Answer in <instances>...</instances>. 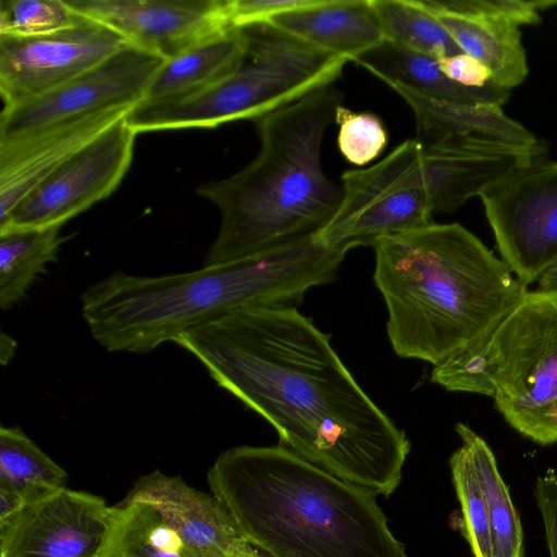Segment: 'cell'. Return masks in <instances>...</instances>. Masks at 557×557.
Here are the masks:
<instances>
[{"instance_id": "1", "label": "cell", "mask_w": 557, "mask_h": 557, "mask_svg": "<svg viewBox=\"0 0 557 557\" xmlns=\"http://www.w3.org/2000/svg\"><path fill=\"white\" fill-rule=\"evenodd\" d=\"M175 344L265 419L282 446L376 495L399 486L410 451L406 433L357 383L330 336L297 308L236 310Z\"/></svg>"}, {"instance_id": "2", "label": "cell", "mask_w": 557, "mask_h": 557, "mask_svg": "<svg viewBox=\"0 0 557 557\" xmlns=\"http://www.w3.org/2000/svg\"><path fill=\"white\" fill-rule=\"evenodd\" d=\"M346 253L313 236L191 272H115L83 293L82 312L107 351L150 352L236 310L297 308L309 289L336 280Z\"/></svg>"}, {"instance_id": "3", "label": "cell", "mask_w": 557, "mask_h": 557, "mask_svg": "<svg viewBox=\"0 0 557 557\" xmlns=\"http://www.w3.org/2000/svg\"><path fill=\"white\" fill-rule=\"evenodd\" d=\"M211 494L268 557H408L376 494L278 446H236L208 470Z\"/></svg>"}, {"instance_id": "4", "label": "cell", "mask_w": 557, "mask_h": 557, "mask_svg": "<svg viewBox=\"0 0 557 557\" xmlns=\"http://www.w3.org/2000/svg\"><path fill=\"white\" fill-rule=\"evenodd\" d=\"M373 280L395 354L441 363L491 334L528 292L508 265L459 223H431L381 239Z\"/></svg>"}, {"instance_id": "5", "label": "cell", "mask_w": 557, "mask_h": 557, "mask_svg": "<svg viewBox=\"0 0 557 557\" xmlns=\"http://www.w3.org/2000/svg\"><path fill=\"white\" fill-rule=\"evenodd\" d=\"M342 103V92L331 84L258 119L257 157L235 174L197 188L221 214L203 265L317 236L330 223L343 189L324 173L321 147Z\"/></svg>"}, {"instance_id": "6", "label": "cell", "mask_w": 557, "mask_h": 557, "mask_svg": "<svg viewBox=\"0 0 557 557\" xmlns=\"http://www.w3.org/2000/svg\"><path fill=\"white\" fill-rule=\"evenodd\" d=\"M247 48L225 77L183 98L135 106L125 116L134 133L214 128L253 120L290 104L343 74L347 60L318 50L269 24L244 27Z\"/></svg>"}, {"instance_id": "7", "label": "cell", "mask_w": 557, "mask_h": 557, "mask_svg": "<svg viewBox=\"0 0 557 557\" xmlns=\"http://www.w3.org/2000/svg\"><path fill=\"white\" fill-rule=\"evenodd\" d=\"M494 403L507 423L540 445L557 443V293L527 292L492 335Z\"/></svg>"}, {"instance_id": "8", "label": "cell", "mask_w": 557, "mask_h": 557, "mask_svg": "<svg viewBox=\"0 0 557 557\" xmlns=\"http://www.w3.org/2000/svg\"><path fill=\"white\" fill-rule=\"evenodd\" d=\"M343 196L330 223L317 235L347 252L430 225L434 212L417 139L397 146L377 163L342 174Z\"/></svg>"}, {"instance_id": "9", "label": "cell", "mask_w": 557, "mask_h": 557, "mask_svg": "<svg viewBox=\"0 0 557 557\" xmlns=\"http://www.w3.org/2000/svg\"><path fill=\"white\" fill-rule=\"evenodd\" d=\"M164 60L125 46L64 84L34 98L5 106L0 143L61 123L140 103Z\"/></svg>"}, {"instance_id": "10", "label": "cell", "mask_w": 557, "mask_h": 557, "mask_svg": "<svg viewBox=\"0 0 557 557\" xmlns=\"http://www.w3.org/2000/svg\"><path fill=\"white\" fill-rule=\"evenodd\" d=\"M136 134L115 122L46 176L0 222V233L63 225L109 197L133 161Z\"/></svg>"}, {"instance_id": "11", "label": "cell", "mask_w": 557, "mask_h": 557, "mask_svg": "<svg viewBox=\"0 0 557 557\" xmlns=\"http://www.w3.org/2000/svg\"><path fill=\"white\" fill-rule=\"evenodd\" d=\"M500 259L523 285L557 259V162L537 160L480 196Z\"/></svg>"}, {"instance_id": "12", "label": "cell", "mask_w": 557, "mask_h": 557, "mask_svg": "<svg viewBox=\"0 0 557 557\" xmlns=\"http://www.w3.org/2000/svg\"><path fill=\"white\" fill-rule=\"evenodd\" d=\"M127 46L110 28L85 18L46 35H0V92L3 107L45 94L101 63Z\"/></svg>"}, {"instance_id": "13", "label": "cell", "mask_w": 557, "mask_h": 557, "mask_svg": "<svg viewBox=\"0 0 557 557\" xmlns=\"http://www.w3.org/2000/svg\"><path fill=\"white\" fill-rule=\"evenodd\" d=\"M461 52L481 62L493 85L511 90L529 67L522 44L523 25H535L541 12L557 1L425 0Z\"/></svg>"}, {"instance_id": "14", "label": "cell", "mask_w": 557, "mask_h": 557, "mask_svg": "<svg viewBox=\"0 0 557 557\" xmlns=\"http://www.w3.org/2000/svg\"><path fill=\"white\" fill-rule=\"evenodd\" d=\"M81 16L164 61L231 27L225 0H65Z\"/></svg>"}, {"instance_id": "15", "label": "cell", "mask_w": 557, "mask_h": 557, "mask_svg": "<svg viewBox=\"0 0 557 557\" xmlns=\"http://www.w3.org/2000/svg\"><path fill=\"white\" fill-rule=\"evenodd\" d=\"M110 506L61 487L0 521V557H98Z\"/></svg>"}, {"instance_id": "16", "label": "cell", "mask_w": 557, "mask_h": 557, "mask_svg": "<svg viewBox=\"0 0 557 557\" xmlns=\"http://www.w3.org/2000/svg\"><path fill=\"white\" fill-rule=\"evenodd\" d=\"M418 141L434 212L457 210L546 153L544 146L519 148L448 136Z\"/></svg>"}, {"instance_id": "17", "label": "cell", "mask_w": 557, "mask_h": 557, "mask_svg": "<svg viewBox=\"0 0 557 557\" xmlns=\"http://www.w3.org/2000/svg\"><path fill=\"white\" fill-rule=\"evenodd\" d=\"M152 505L175 531L189 557H263L212 495L160 470L140 476L125 497Z\"/></svg>"}, {"instance_id": "18", "label": "cell", "mask_w": 557, "mask_h": 557, "mask_svg": "<svg viewBox=\"0 0 557 557\" xmlns=\"http://www.w3.org/2000/svg\"><path fill=\"white\" fill-rule=\"evenodd\" d=\"M129 110L96 113L0 143V222L54 169Z\"/></svg>"}, {"instance_id": "19", "label": "cell", "mask_w": 557, "mask_h": 557, "mask_svg": "<svg viewBox=\"0 0 557 557\" xmlns=\"http://www.w3.org/2000/svg\"><path fill=\"white\" fill-rule=\"evenodd\" d=\"M264 24L348 62L385 40L372 0H313Z\"/></svg>"}, {"instance_id": "20", "label": "cell", "mask_w": 557, "mask_h": 557, "mask_svg": "<svg viewBox=\"0 0 557 557\" xmlns=\"http://www.w3.org/2000/svg\"><path fill=\"white\" fill-rule=\"evenodd\" d=\"M412 110L418 140L455 137L465 140L519 148H537L542 143L523 125L507 116L495 103L466 104L429 98L394 82L385 83Z\"/></svg>"}, {"instance_id": "21", "label": "cell", "mask_w": 557, "mask_h": 557, "mask_svg": "<svg viewBox=\"0 0 557 557\" xmlns=\"http://www.w3.org/2000/svg\"><path fill=\"white\" fill-rule=\"evenodd\" d=\"M247 48L244 28L218 33L166 60L141 102L170 101L197 92L233 72Z\"/></svg>"}, {"instance_id": "22", "label": "cell", "mask_w": 557, "mask_h": 557, "mask_svg": "<svg viewBox=\"0 0 557 557\" xmlns=\"http://www.w3.org/2000/svg\"><path fill=\"white\" fill-rule=\"evenodd\" d=\"M383 83L394 82L432 99L466 103L503 106L510 90L495 85L468 88L456 84L441 71L437 60L387 40L366 52L355 62Z\"/></svg>"}, {"instance_id": "23", "label": "cell", "mask_w": 557, "mask_h": 557, "mask_svg": "<svg viewBox=\"0 0 557 557\" xmlns=\"http://www.w3.org/2000/svg\"><path fill=\"white\" fill-rule=\"evenodd\" d=\"M98 557H189L181 539L150 504L125 499L110 506Z\"/></svg>"}, {"instance_id": "24", "label": "cell", "mask_w": 557, "mask_h": 557, "mask_svg": "<svg viewBox=\"0 0 557 557\" xmlns=\"http://www.w3.org/2000/svg\"><path fill=\"white\" fill-rule=\"evenodd\" d=\"M456 432L470 450L483 492L494 557H524L523 529L487 443L465 423L456 424Z\"/></svg>"}, {"instance_id": "25", "label": "cell", "mask_w": 557, "mask_h": 557, "mask_svg": "<svg viewBox=\"0 0 557 557\" xmlns=\"http://www.w3.org/2000/svg\"><path fill=\"white\" fill-rule=\"evenodd\" d=\"M63 225L0 233V308L10 310L25 296L67 237Z\"/></svg>"}, {"instance_id": "26", "label": "cell", "mask_w": 557, "mask_h": 557, "mask_svg": "<svg viewBox=\"0 0 557 557\" xmlns=\"http://www.w3.org/2000/svg\"><path fill=\"white\" fill-rule=\"evenodd\" d=\"M66 480L67 473L20 426L0 428V486L29 504L64 487Z\"/></svg>"}, {"instance_id": "27", "label": "cell", "mask_w": 557, "mask_h": 557, "mask_svg": "<svg viewBox=\"0 0 557 557\" xmlns=\"http://www.w3.org/2000/svg\"><path fill=\"white\" fill-rule=\"evenodd\" d=\"M385 40L441 60L461 53L425 1L372 0Z\"/></svg>"}, {"instance_id": "28", "label": "cell", "mask_w": 557, "mask_h": 557, "mask_svg": "<svg viewBox=\"0 0 557 557\" xmlns=\"http://www.w3.org/2000/svg\"><path fill=\"white\" fill-rule=\"evenodd\" d=\"M492 335L471 341L433 367L431 382L450 392L494 397L497 363Z\"/></svg>"}, {"instance_id": "29", "label": "cell", "mask_w": 557, "mask_h": 557, "mask_svg": "<svg viewBox=\"0 0 557 557\" xmlns=\"http://www.w3.org/2000/svg\"><path fill=\"white\" fill-rule=\"evenodd\" d=\"M451 482L460 505L462 534L473 557H494L486 505L469 448L461 445L449 458Z\"/></svg>"}, {"instance_id": "30", "label": "cell", "mask_w": 557, "mask_h": 557, "mask_svg": "<svg viewBox=\"0 0 557 557\" xmlns=\"http://www.w3.org/2000/svg\"><path fill=\"white\" fill-rule=\"evenodd\" d=\"M82 20L65 0H2L0 35L33 37L69 28Z\"/></svg>"}, {"instance_id": "31", "label": "cell", "mask_w": 557, "mask_h": 557, "mask_svg": "<svg viewBox=\"0 0 557 557\" xmlns=\"http://www.w3.org/2000/svg\"><path fill=\"white\" fill-rule=\"evenodd\" d=\"M335 123L339 127V151L351 164L366 165L386 147V129L381 119L373 113L354 112L342 104L336 111Z\"/></svg>"}, {"instance_id": "32", "label": "cell", "mask_w": 557, "mask_h": 557, "mask_svg": "<svg viewBox=\"0 0 557 557\" xmlns=\"http://www.w3.org/2000/svg\"><path fill=\"white\" fill-rule=\"evenodd\" d=\"M313 0H225L231 27L267 23L271 17L309 5Z\"/></svg>"}, {"instance_id": "33", "label": "cell", "mask_w": 557, "mask_h": 557, "mask_svg": "<svg viewBox=\"0 0 557 557\" xmlns=\"http://www.w3.org/2000/svg\"><path fill=\"white\" fill-rule=\"evenodd\" d=\"M534 494L542 516L549 557H557V471L539 476Z\"/></svg>"}, {"instance_id": "34", "label": "cell", "mask_w": 557, "mask_h": 557, "mask_svg": "<svg viewBox=\"0 0 557 557\" xmlns=\"http://www.w3.org/2000/svg\"><path fill=\"white\" fill-rule=\"evenodd\" d=\"M443 74L458 85L484 88L492 85L488 70L478 60L463 52L437 60Z\"/></svg>"}, {"instance_id": "35", "label": "cell", "mask_w": 557, "mask_h": 557, "mask_svg": "<svg viewBox=\"0 0 557 557\" xmlns=\"http://www.w3.org/2000/svg\"><path fill=\"white\" fill-rule=\"evenodd\" d=\"M26 505L25 499L17 492L0 486V521L14 516Z\"/></svg>"}, {"instance_id": "36", "label": "cell", "mask_w": 557, "mask_h": 557, "mask_svg": "<svg viewBox=\"0 0 557 557\" xmlns=\"http://www.w3.org/2000/svg\"><path fill=\"white\" fill-rule=\"evenodd\" d=\"M539 290L557 293V259L537 278Z\"/></svg>"}, {"instance_id": "37", "label": "cell", "mask_w": 557, "mask_h": 557, "mask_svg": "<svg viewBox=\"0 0 557 557\" xmlns=\"http://www.w3.org/2000/svg\"><path fill=\"white\" fill-rule=\"evenodd\" d=\"M17 344L16 342L1 332L0 335V361L2 364H7L15 354Z\"/></svg>"}, {"instance_id": "38", "label": "cell", "mask_w": 557, "mask_h": 557, "mask_svg": "<svg viewBox=\"0 0 557 557\" xmlns=\"http://www.w3.org/2000/svg\"><path fill=\"white\" fill-rule=\"evenodd\" d=\"M262 555H263V554H262ZM263 557H268V556L263 555Z\"/></svg>"}]
</instances>
